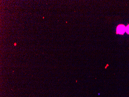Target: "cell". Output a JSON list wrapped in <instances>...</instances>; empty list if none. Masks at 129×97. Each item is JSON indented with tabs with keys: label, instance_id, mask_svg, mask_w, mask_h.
Masks as SVG:
<instances>
[{
	"label": "cell",
	"instance_id": "1",
	"mask_svg": "<svg viewBox=\"0 0 129 97\" xmlns=\"http://www.w3.org/2000/svg\"><path fill=\"white\" fill-rule=\"evenodd\" d=\"M125 31H126V27L124 25H119L117 28V32L118 34H124Z\"/></svg>",
	"mask_w": 129,
	"mask_h": 97
},
{
	"label": "cell",
	"instance_id": "2",
	"mask_svg": "<svg viewBox=\"0 0 129 97\" xmlns=\"http://www.w3.org/2000/svg\"><path fill=\"white\" fill-rule=\"evenodd\" d=\"M126 32L127 33L129 34V25H128L126 27Z\"/></svg>",
	"mask_w": 129,
	"mask_h": 97
}]
</instances>
